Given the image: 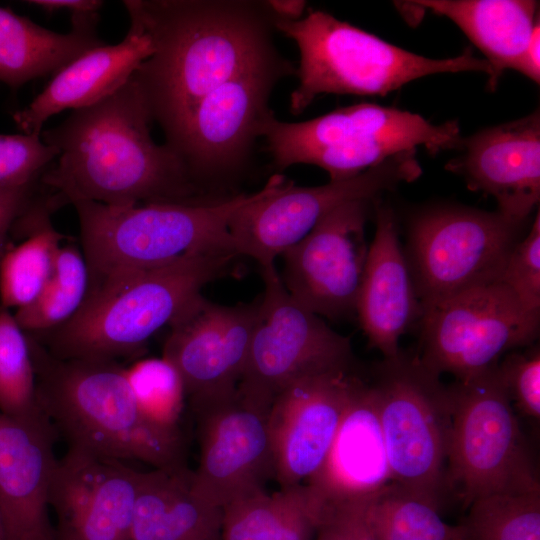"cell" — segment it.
<instances>
[{
	"instance_id": "cell-1",
	"label": "cell",
	"mask_w": 540,
	"mask_h": 540,
	"mask_svg": "<svg viewBox=\"0 0 540 540\" xmlns=\"http://www.w3.org/2000/svg\"><path fill=\"white\" fill-rule=\"evenodd\" d=\"M153 53L132 80L167 139L216 87L281 55L265 1L126 0Z\"/></svg>"
},
{
	"instance_id": "cell-2",
	"label": "cell",
	"mask_w": 540,
	"mask_h": 540,
	"mask_svg": "<svg viewBox=\"0 0 540 540\" xmlns=\"http://www.w3.org/2000/svg\"><path fill=\"white\" fill-rule=\"evenodd\" d=\"M153 120L130 78L88 107L73 110L41 139L59 154L40 177L62 204L111 207L208 200L179 157L151 137Z\"/></svg>"
},
{
	"instance_id": "cell-3",
	"label": "cell",
	"mask_w": 540,
	"mask_h": 540,
	"mask_svg": "<svg viewBox=\"0 0 540 540\" xmlns=\"http://www.w3.org/2000/svg\"><path fill=\"white\" fill-rule=\"evenodd\" d=\"M239 255L228 249L187 254L164 265L90 280L81 308L65 324L31 334L60 359L120 358L140 354Z\"/></svg>"
},
{
	"instance_id": "cell-4",
	"label": "cell",
	"mask_w": 540,
	"mask_h": 540,
	"mask_svg": "<svg viewBox=\"0 0 540 540\" xmlns=\"http://www.w3.org/2000/svg\"><path fill=\"white\" fill-rule=\"evenodd\" d=\"M28 335L40 405L69 447L154 469L186 466L182 435L144 418L118 361L60 359Z\"/></svg>"
},
{
	"instance_id": "cell-5",
	"label": "cell",
	"mask_w": 540,
	"mask_h": 540,
	"mask_svg": "<svg viewBox=\"0 0 540 540\" xmlns=\"http://www.w3.org/2000/svg\"><path fill=\"white\" fill-rule=\"evenodd\" d=\"M271 183L270 177L251 194L189 203L132 207L92 201L72 203L90 279L164 265L192 253L235 251L229 233L231 221L244 206L261 197Z\"/></svg>"
},
{
	"instance_id": "cell-6",
	"label": "cell",
	"mask_w": 540,
	"mask_h": 540,
	"mask_svg": "<svg viewBox=\"0 0 540 540\" xmlns=\"http://www.w3.org/2000/svg\"><path fill=\"white\" fill-rule=\"evenodd\" d=\"M274 27L299 50L298 85L289 99L294 115L321 94L385 96L411 81L439 73L491 75L488 62L469 48L455 57H425L321 10H309L296 21L274 16Z\"/></svg>"
},
{
	"instance_id": "cell-7",
	"label": "cell",
	"mask_w": 540,
	"mask_h": 540,
	"mask_svg": "<svg viewBox=\"0 0 540 540\" xmlns=\"http://www.w3.org/2000/svg\"><path fill=\"white\" fill-rule=\"evenodd\" d=\"M261 137L278 172L315 165L330 181L355 177L418 147L437 154L459 148L462 141L456 120L433 124L419 114L373 103L340 107L302 122H284L272 114Z\"/></svg>"
},
{
	"instance_id": "cell-8",
	"label": "cell",
	"mask_w": 540,
	"mask_h": 540,
	"mask_svg": "<svg viewBox=\"0 0 540 540\" xmlns=\"http://www.w3.org/2000/svg\"><path fill=\"white\" fill-rule=\"evenodd\" d=\"M370 384L393 483L440 509L452 431L448 386L416 354L401 351L376 365Z\"/></svg>"
},
{
	"instance_id": "cell-9",
	"label": "cell",
	"mask_w": 540,
	"mask_h": 540,
	"mask_svg": "<svg viewBox=\"0 0 540 540\" xmlns=\"http://www.w3.org/2000/svg\"><path fill=\"white\" fill-rule=\"evenodd\" d=\"M452 431L447 481L465 508L498 493L540 491L527 443L493 368L448 386Z\"/></svg>"
},
{
	"instance_id": "cell-10",
	"label": "cell",
	"mask_w": 540,
	"mask_h": 540,
	"mask_svg": "<svg viewBox=\"0 0 540 540\" xmlns=\"http://www.w3.org/2000/svg\"><path fill=\"white\" fill-rule=\"evenodd\" d=\"M523 225L497 210L454 204L414 214L405 255L422 310L467 289L499 282Z\"/></svg>"
},
{
	"instance_id": "cell-11",
	"label": "cell",
	"mask_w": 540,
	"mask_h": 540,
	"mask_svg": "<svg viewBox=\"0 0 540 540\" xmlns=\"http://www.w3.org/2000/svg\"><path fill=\"white\" fill-rule=\"evenodd\" d=\"M261 269L264 292L237 392L270 409L291 383L312 375L350 372L351 342L285 288L276 266Z\"/></svg>"
},
{
	"instance_id": "cell-12",
	"label": "cell",
	"mask_w": 540,
	"mask_h": 540,
	"mask_svg": "<svg viewBox=\"0 0 540 540\" xmlns=\"http://www.w3.org/2000/svg\"><path fill=\"white\" fill-rule=\"evenodd\" d=\"M295 67L282 56L216 87L165 139L205 197L213 184L237 175L245 166L263 124L274 112L270 95Z\"/></svg>"
},
{
	"instance_id": "cell-13",
	"label": "cell",
	"mask_w": 540,
	"mask_h": 540,
	"mask_svg": "<svg viewBox=\"0 0 540 540\" xmlns=\"http://www.w3.org/2000/svg\"><path fill=\"white\" fill-rule=\"evenodd\" d=\"M421 174L416 151L399 154L355 177L320 186L299 187L276 173L269 189L231 221L233 248L239 256L254 259L260 268L275 265L277 257L337 207L355 200L378 199Z\"/></svg>"
},
{
	"instance_id": "cell-14",
	"label": "cell",
	"mask_w": 540,
	"mask_h": 540,
	"mask_svg": "<svg viewBox=\"0 0 540 540\" xmlns=\"http://www.w3.org/2000/svg\"><path fill=\"white\" fill-rule=\"evenodd\" d=\"M539 321L501 282L480 285L422 310L416 355L439 376L469 379L496 366L507 351L535 341Z\"/></svg>"
},
{
	"instance_id": "cell-15",
	"label": "cell",
	"mask_w": 540,
	"mask_h": 540,
	"mask_svg": "<svg viewBox=\"0 0 540 540\" xmlns=\"http://www.w3.org/2000/svg\"><path fill=\"white\" fill-rule=\"evenodd\" d=\"M376 200L337 207L281 255L285 288L320 317L337 319L356 311L369 250L365 225Z\"/></svg>"
},
{
	"instance_id": "cell-16",
	"label": "cell",
	"mask_w": 540,
	"mask_h": 540,
	"mask_svg": "<svg viewBox=\"0 0 540 540\" xmlns=\"http://www.w3.org/2000/svg\"><path fill=\"white\" fill-rule=\"evenodd\" d=\"M259 300L232 306L194 298L169 324L162 356L180 373L192 408L237 392Z\"/></svg>"
},
{
	"instance_id": "cell-17",
	"label": "cell",
	"mask_w": 540,
	"mask_h": 540,
	"mask_svg": "<svg viewBox=\"0 0 540 540\" xmlns=\"http://www.w3.org/2000/svg\"><path fill=\"white\" fill-rule=\"evenodd\" d=\"M198 423L199 464L192 471L194 490L224 508L266 491L275 478L269 410L236 392L193 409Z\"/></svg>"
},
{
	"instance_id": "cell-18",
	"label": "cell",
	"mask_w": 540,
	"mask_h": 540,
	"mask_svg": "<svg viewBox=\"0 0 540 540\" xmlns=\"http://www.w3.org/2000/svg\"><path fill=\"white\" fill-rule=\"evenodd\" d=\"M143 474L124 461L69 447L49 491L57 540H129Z\"/></svg>"
},
{
	"instance_id": "cell-19",
	"label": "cell",
	"mask_w": 540,
	"mask_h": 540,
	"mask_svg": "<svg viewBox=\"0 0 540 540\" xmlns=\"http://www.w3.org/2000/svg\"><path fill=\"white\" fill-rule=\"evenodd\" d=\"M351 372L301 378L274 399L268 417L280 488L305 485L323 466L345 412Z\"/></svg>"
},
{
	"instance_id": "cell-20",
	"label": "cell",
	"mask_w": 540,
	"mask_h": 540,
	"mask_svg": "<svg viewBox=\"0 0 540 540\" xmlns=\"http://www.w3.org/2000/svg\"><path fill=\"white\" fill-rule=\"evenodd\" d=\"M461 153L445 168L468 189L492 196L497 211L524 224L540 199V113L462 138Z\"/></svg>"
},
{
	"instance_id": "cell-21",
	"label": "cell",
	"mask_w": 540,
	"mask_h": 540,
	"mask_svg": "<svg viewBox=\"0 0 540 540\" xmlns=\"http://www.w3.org/2000/svg\"><path fill=\"white\" fill-rule=\"evenodd\" d=\"M376 230L359 289L356 313L371 347L396 356L401 337L420 320L422 308L401 246L393 210L374 203Z\"/></svg>"
},
{
	"instance_id": "cell-22",
	"label": "cell",
	"mask_w": 540,
	"mask_h": 540,
	"mask_svg": "<svg viewBox=\"0 0 540 540\" xmlns=\"http://www.w3.org/2000/svg\"><path fill=\"white\" fill-rule=\"evenodd\" d=\"M393 483L374 390L353 376L328 456L307 485L321 501L372 497Z\"/></svg>"
},
{
	"instance_id": "cell-23",
	"label": "cell",
	"mask_w": 540,
	"mask_h": 540,
	"mask_svg": "<svg viewBox=\"0 0 540 540\" xmlns=\"http://www.w3.org/2000/svg\"><path fill=\"white\" fill-rule=\"evenodd\" d=\"M54 427L0 412V511L8 540L52 535L47 510L57 459Z\"/></svg>"
},
{
	"instance_id": "cell-24",
	"label": "cell",
	"mask_w": 540,
	"mask_h": 540,
	"mask_svg": "<svg viewBox=\"0 0 540 540\" xmlns=\"http://www.w3.org/2000/svg\"><path fill=\"white\" fill-rule=\"evenodd\" d=\"M152 53L148 34L130 22L122 41L102 44L71 61L28 106L13 113V120L23 133L41 134L55 114L88 107L113 94Z\"/></svg>"
},
{
	"instance_id": "cell-25",
	"label": "cell",
	"mask_w": 540,
	"mask_h": 540,
	"mask_svg": "<svg viewBox=\"0 0 540 540\" xmlns=\"http://www.w3.org/2000/svg\"><path fill=\"white\" fill-rule=\"evenodd\" d=\"M223 510L193 488L186 466L144 472L129 540H222Z\"/></svg>"
},
{
	"instance_id": "cell-26",
	"label": "cell",
	"mask_w": 540,
	"mask_h": 540,
	"mask_svg": "<svg viewBox=\"0 0 540 540\" xmlns=\"http://www.w3.org/2000/svg\"><path fill=\"white\" fill-rule=\"evenodd\" d=\"M454 22L484 54L494 90L506 70L519 72L532 31L539 21L532 0H420L406 2Z\"/></svg>"
},
{
	"instance_id": "cell-27",
	"label": "cell",
	"mask_w": 540,
	"mask_h": 540,
	"mask_svg": "<svg viewBox=\"0 0 540 540\" xmlns=\"http://www.w3.org/2000/svg\"><path fill=\"white\" fill-rule=\"evenodd\" d=\"M97 22L98 12L71 15L70 31L57 33L0 7V82L17 89L104 44Z\"/></svg>"
},
{
	"instance_id": "cell-28",
	"label": "cell",
	"mask_w": 540,
	"mask_h": 540,
	"mask_svg": "<svg viewBox=\"0 0 540 540\" xmlns=\"http://www.w3.org/2000/svg\"><path fill=\"white\" fill-rule=\"evenodd\" d=\"M222 510V540H314L321 501L298 485L263 491Z\"/></svg>"
},
{
	"instance_id": "cell-29",
	"label": "cell",
	"mask_w": 540,
	"mask_h": 540,
	"mask_svg": "<svg viewBox=\"0 0 540 540\" xmlns=\"http://www.w3.org/2000/svg\"><path fill=\"white\" fill-rule=\"evenodd\" d=\"M58 208L51 196L35 199L17 219L28 237L7 248L0 261V305L11 310L28 306L40 295L53 274L66 237L50 221Z\"/></svg>"
},
{
	"instance_id": "cell-30",
	"label": "cell",
	"mask_w": 540,
	"mask_h": 540,
	"mask_svg": "<svg viewBox=\"0 0 540 540\" xmlns=\"http://www.w3.org/2000/svg\"><path fill=\"white\" fill-rule=\"evenodd\" d=\"M0 412L26 423L53 427L39 402L29 335L11 310L1 305Z\"/></svg>"
},
{
	"instance_id": "cell-31",
	"label": "cell",
	"mask_w": 540,
	"mask_h": 540,
	"mask_svg": "<svg viewBox=\"0 0 540 540\" xmlns=\"http://www.w3.org/2000/svg\"><path fill=\"white\" fill-rule=\"evenodd\" d=\"M90 272L82 250L65 243L59 249L52 276L40 295L14 317L29 334L53 330L69 321L81 308L88 293Z\"/></svg>"
},
{
	"instance_id": "cell-32",
	"label": "cell",
	"mask_w": 540,
	"mask_h": 540,
	"mask_svg": "<svg viewBox=\"0 0 540 540\" xmlns=\"http://www.w3.org/2000/svg\"><path fill=\"white\" fill-rule=\"evenodd\" d=\"M368 517L377 540H465L463 524H448L439 508L395 483L372 497Z\"/></svg>"
},
{
	"instance_id": "cell-33",
	"label": "cell",
	"mask_w": 540,
	"mask_h": 540,
	"mask_svg": "<svg viewBox=\"0 0 540 540\" xmlns=\"http://www.w3.org/2000/svg\"><path fill=\"white\" fill-rule=\"evenodd\" d=\"M468 509L465 540H540V491L491 494Z\"/></svg>"
},
{
	"instance_id": "cell-34",
	"label": "cell",
	"mask_w": 540,
	"mask_h": 540,
	"mask_svg": "<svg viewBox=\"0 0 540 540\" xmlns=\"http://www.w3.org/2000/svg\"><path fill=\"white\" fill-rule=\"evenodd\" d=\"M126 376L144 418L158 429L182 435L180 419L186 390L175 366L163 356L135 361Z\"/></svg>"
},
{
	"instance_id": "cell-35",
	"label": "cell",
	"mask_w": 540,
	"mask_h": 540,
	"mask_svg": "<svg viewBox=\"0 0 540 540\" xmlns=\"http://www.w3.org/2000/svg\"><path fill=\"white\" fill-rule=\"evenodd\" d=\"M58 154L42 141L41 134H0V188L39 181Z\"/></svg>"
},
{
	"instance_id": "cell-36",
	"label": "cell",
	"mask_w": 540,
	"mask_h": 540,
	"mask_svg": "<svg viewBox=\"0 0 540 540\" xmlns=\"http://www.w3.org/2000/svg\"><path fill=\"white\" fill-rule=\"evenodd\" d=\"M529 313L540 315V214L528 234L517 241L504 264L500 280Z\"/></svg>"
},
{
	"instance_id": "cell-37",
	"label": "cell",
	"mask_w": 540,
	"mask_h": 540,
	"mask_svg": "<svg viewBox=\"0 0 540 540\" xmlns=\"http://www.w3.org/2000/svg\"><path fill=\"white\" fill-rule=\"evenodd\" d=\"M506 393L519 412L540 419V351L534 347L522 353L508 354L497 364Z\"/></svg>"
},
{
	"instance_id": "cell-38",
	"label": "cell",
	"mask_w": 540,
	"mask_h": 540,
	"mask_svg": "<svg viewBox=\"0 0 540 540\" xmlns=\"http://www.w3.org/2000/svg\"><path fill=\"white\" fill-rule=\"evenodd\" d=\"M372 497L320 500L321 510L314 540H377L368 517Z\"/></svg>"
},
{
	"instance_id": "cell-39",
	"label": "cell",
	"mask_w": 540,
	"mask_h": 540,
	"mask_svg": "<svg viewBox=\"0 0 540 540\" xmlns=\"http://www.w3.org/2000/svg\"><path fill=\"white\" fill-rule=\"evenodd\" d=\"M37 182L22 187L0 188V261L7 250L9 231L35 199Z\"/></svg>"
},
{
	"instance_id": "cell-40",
	"label": "cell",
	"mask_w": 540,
	"mask_h": 540,
	"mask_svg": "<svg viewBox=\"0 0 540 540\" xmlns=\"http://www.w3.org/2000/svg\"><path fill=\"white\" fill-rule=\"evenodd\" d=\"M28 4L34 5L45 12L65 10L71 15L97 13L102 7L103 1L99 0H32Z\"/></svg>"
},
{
	"instance_id": "cell-41",
	"label": "cell",
	"mask_w": 540,
	"mask_h": 540,
	"mask_svg": "<svg viewBox=\"0 0 540 540\" xmlns=\"http://www.w3.org/2000/svg\"><path fill=\"white\" fill-rule=\"evenodd\" d=\"M540 21L532 31L530 40L522 57L519 72L533 82L540 83Z\"/></svg>"
},
{
	"instance_id": "cell-42",
	"label": "cell",
	"mask_w": 540,
	"mask_h": 540,
	"mask_svg": "<svg viewBox=\"0 0 540 540\" xmlns=\"http://www.w3.org/2000/svg\"><path fill=\"white\" fill-rule=\"evenodd\" d=\"M274 16L296 21L303 17L307 2L302 0H269L265 1Z\"/></svg>"
},
{
	"instance_id": "cell-43",
	"label": "cell",
	"mask_w": 540,
	"mask_h": 540,
	"mask_svg": "<svg viewBox=\"0 0 540 540\" xmlns=\"http://www.w3.org/2000/svg\"><path fill=\"white\" fill-rule=\"evenodd\" d=\"M0 540H8L6 527H5V524H4V520H3V516H2L1 511H0Z\"/></svg>"
}]
</instances>
